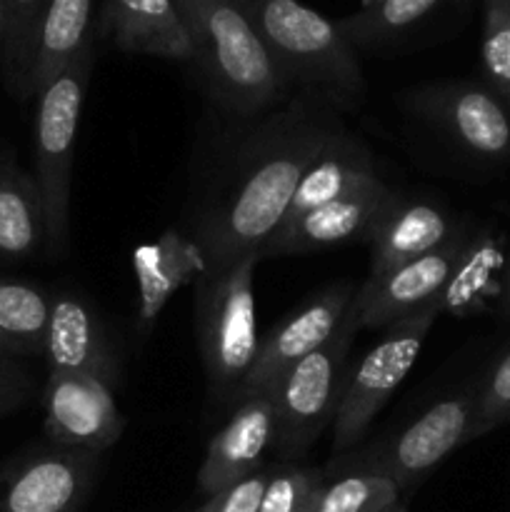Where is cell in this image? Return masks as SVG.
Segmentation results:
<instances>
[{"label": "cell", "mask_w": 510, "mask_h": 512, "mask_svg": "<svg viewBox=\"0 0 510 512\" xmlns=\"http://www.w3.org/2000/svg\"><path fill=\"white\" fill-rule=\"evenodd\" d=\"M338 105L295 93L235 145L195 213L193 240L205 273L258 253L280 228L305 168L343 130Z\"/></svg>", "instance_id": "obj_1"}, {"label": "cell", "mask_w": 510, "mask_h": 512, "mask_svg": "<svg viewBox=\"0 0 510 512\" xmlns=\"http://www.w3.org/2000/svg\"><path fill=\"white\" fill-rule=\"evenodd\" d=\"M213 98L235 118H260L295 95L233 0H173Z\"/></svg>", "instance_id": "obj_2"}, {"label": "cell", "mask_w": 510, "mask_h": 512, "mask_svg": "<svg viewBox=\"0 0 510 512\" xmlns=\"http://www.w3.org/2000/svg\"><path fill=\"white\" fill-rule=\"evenodd\" d=\"M295 93L355 110L365 78L358 55L333 20L298 0H233Z\"/></svg>", "instance_id": "obj_3"}, {"label": "cell", "mask_w": 510, "mask_h": 512, "mask_svg": "<svg viewBox=\"0 0 510 512\" xmlns=\"http://www.w3.org/2000/svg\"><path fill=\"white\" fill-rule=\"evenodd\" d=\"M258 263L260 255L250 253L230 268L198 278V348L208 378V393L220 403H240L258 358L260 335L253 288Z\"/></svg>", "instance_id": "obj_4"}, {"label": "cell", "mask_w": 510, "mask_h": 512, "mask_svg": "<svg viewBox=\"0 0 510 512\" xmlns=\"http://www.w3.org/2000/svg\"><path fill=\"white\" fill-rule=\"evenodd\" d=\"M93 65L95 50L90 40L75 55L73 63L38 95L33 128V178L43 198L48 250L53 255H63L68 248L73 148Z\"/></svg>", "instance_id": "obj_5"}, {"label": "cell", "mask_w": 510, "mask_h": 512, "mask_svg": "<svg viewBox=\"0 0 510 512\" xmlns=\"http://www.w3.org/2000/svg\"><path fill=\"white\" fill-rule=\"evenodd\" d=\"M360 330L353 303L345 313L343 325L330 343L310 353L308 358L290 365L265 393L275 408L273 450L283 463H298L310 445L333 425L340 390L348 373V353L355 333Z\"/></svg>", "instance_id": "obj_6"}, {"label": "cell", "mask_w": 510, "mask_h": 512, "mask_svg": "<svg viewBox=\"0 0 510 512\" xmlns=\"http://www.w3.org/2000/svg\"><path fill=\"white\" fill-rule=\"evenodd\" d=\"M440 313H443V300H435L418 313L388 325L378 343L353 368H348L330 425L335 453L345 455L365 438L383 405L393 398L415 365Z\"/></svg>", "instance_id": "obj_7"}, {"label": "cell", "mask_w": 510, "mask_h": 512, "mask_svg": "<svg viewBox=\"0 0 510 512\" xmlns=\"http://www.w3.org/2000/svg\"><path fill=\"white\" fill-rule=\"evenodd\" d=\"M468 440H475V388L438 400L398 433L355 455L388 475L403 493Z\"/></svg>", "instance_id": "obj_8"}, {"label": "cell", "mask_w": 510, "mask_h": 512, "mask_svg": "<svg viewBox=\"0 0 510 512\" xmlns=\"http://www.w3.org/2000/svg\"><path fill=\"white\" fill-rule=\"evenodd\" d=\"M100 473V453L35 448L0 470V512H80Z\"/></svg>", "instance_id": "obj_9"}, {"label": "cell", "mask_w": 510, "mask_h": 512, "mask_svg": "<svg viewBox=\"0 0 510 512\" xmlns=\"http://www.w3.org/2000/svg\"><path fill=\"white\" fill-rule=\"evenodd\" d=\"M405 103L463 153L483 160L510 158V108L488 85L468 80L423 85Z\"/></svg>", "instance_id": "obj_10"}, {"label": "cell", "mask_w": 510, "mask_h": 512, "mask_svg": "<svg viewBox=\"0 0 510 512\" xmlns=\"http://www.w3.org/2000/svg\"><path fill=\"white\" fill-rule=\"evenodd\" d=\"M398 198L400 195L383 178L370 180V183L345 193L343 198L330 200V203L280 225L270 235L268 243L258 250L260 260L305 255L313 250L335 248V245L370 243V238Z\"/></svg>", "instance_id": "obj_11"}, {"label": "cell", "mask_w": 510, "mask_h": 512, "mask_svg": "<svg viewBox=\"0 0 510 512\" xmlns=\"http://www.w3.org/2000/svg\"><path fill=\"white\" fill-rule=\"evenodd\" d=\"M470 243L463 233L423 258L405 263L380 278H368L353 295L358 325L385 330L388 325L418 313L425 305L443 300L458 270L468 260Z\"/></svg>", "instance_id": "obj_12"}, {"label": "cell", "mask_w": 510, "mask_h": 512, "mask_svg": "<svg viewBox=\"0 0 510 512\" xmlns=\"http://www.w3.org/2000/svg\"><path fill=\"white\" fill-rule=\"evenodd\" d=\"M113 388L93 375L48 373L43 428L50 443L100 455L113 448L125 428Z\"/></svg>", "instance_id": "obj_13"}, {"label": "cell", "mask_w": 510, "mask_h": 512, "mask_svg": "<svg viewBox=\"0 0 510 512\" xmlns=\"http://www.w3.org/2000/svg\"><path fill=\"white\" fill-rule=\"evenodd\" d=\"M353 295V285H330V288L313 295L308 303L300 305L288 318L280 320L265 338H260L258 358H255L253 370L248 375L243 398L265 393L290 365L308 358L310 353L330 343L343 325L345 313L353 303Z\"/></svg>", "instance_id": "obj_14"}, {"label": "cell", "mask_w": 510, "mask_h": 512, "mask_svg": "<svg viewBox=\"0 0 510 512\" xmlns=\"http://www.w3.org/2000/svg\"><path fill=\"white\" fill-rule=\"evenodd\" d=\"M275 445V408L268 393L248 395L238 403L228 423L210 438L198 470V490L215 495L238 480L258 473Z\"/></svg>", "instance_id": "obj_15"}, {"label": "cell", "mask_w": 510, "mask_h": 512, "mask_svg": "<svg viewBox=\"0 0 510 512\" xmlns=\"http://www.w3.org/2000/svg\"><path fill=\"white\" fill-rule=\"evenodd\" d=\"M43 355L48 373L93 375L118 383V358L108 333L95 310L73 293L53 295Z\"/></svg>", "instance_id": "obj_16"}, {"label": "cell", "mask_w": 510, "mask_h": 512, "mask_svg": "<svg viewBox=\"0 0 510 512\" xmlns=\"http://www.w3.org/2000/svg\"><path fill=\"white\" fill-rule=\"evenodd\" d=\"M100 33L123 53L175 63L193 60V45L173 0H105Z\"/></svg>", "instance_id": "obj_17"}, {"label": "cell", "mask_w": 510, "mask_h": 512, "mask_svg": "<svg viewBox=\"0 0 510 512\" xmlns=\"http://www.w3.org/2000/svg\"><path fill=\"white\" fill-rule=\"evenodd\" d=\"M205 258L193 238L165 230L153 243L133 250V273L138 285V330L148 335L168 300L190 280L205 275Z\"/></svg>", "instance_id": "obj_18"}, {"label": "cell", "mask_w": 510, "mask_h": 512, "mask_svg": "<svg viewBox=\"0 0 510 512\" xmlns=\"http://www.w3.org/2000/svg\"><path fill=\"white\" fill-rule=\"evenodd\" d=\"M460 230L440 205L398 198L370 238V275L380 278L405 263L423 258L458 235Z\"/></svg>", "instance_id": "obj_19"}, {"label": "cell", "mask_w": 510, "mask_h": 512, "mask_svg": "<svg viewBox=\"0 0 510 512\" xmlns=\"http://www.w3.org/2000/svg\"><path fill=\"white\" fill-rule=\"evenodd\" d=\"M375 178H380V175L375 170L373 153L365 148L363 140H358L343 128L328 140V145L305 168L283 223L300 218V215L310 213V210L320 208L330 200L343 198L345 193Z\"/></svg>", "instance_id": "obj_20"}, {"label": "cell", "mask_w": 510, "mask_h": 512, "mask_svg": "<svg viewBox=\"0 0 510 512\" xmlns=\"http://www.w3.org/2000/svg\"><path fill=\"white\" fill-rule=\"evenodd\" d=\"M48 245L38 183L0 150V258L23 260Z\"/></svg>", "instance_id": "obj_21"}, {"label": "cell", "mask_w": 510, "mask_h": 512, "mask_svg": "<svg viewBox=\"0 0 510 512\" xmlns=\"http://www.w3.org/2000/svg\"><path fill=\"white\" fill-rule=\"evenodd\" d=\"M90 18H93V0H48L38 30V45H35L30 95L38 98L93 40Z\"/></svg>", "instance_id": "obj_22"}, {"label": "cell", "mask_w": 510, "mask_h": 512, "mask_svg": "<svg viewBox=\"0 0 510 512\" xmlns=\"http://www.w3.org/2000/svg\"><path fill=\"white\" fill-rule=\"evenodd\" d=\"M400 505V490L358 455H338L323 470L310 512H388Z\"/></svg>", "instance_id": "obj_23"}, {"label": "cell", "mask_w": 510, "mask_h": 512, "mask_svg": "<svg viewBox=\"0 0 510 512\" xmlns=\"http://www.w3.org/2000/svg\"><path fill=\"white\" fill-rule=\"evenodd\" d=\"M53 295L28 280L0 278V338L15 355L43 353Z\"/></svg>", "instance_id": "obj_24"}, {"label": "cell", "mask_w": 510, "mask_h": 512, "mask_svg": "<svg viewBox=\"0 0 510 512\" xmlns=\"http://www.w3.org/2000/svg\"><path fill=\"white\" fill-rule=\"evenodd\" d=\"M438 5L440 0H375L358 13L335 20V25L353 50L375 48L420 23Z\"/></svg>", "instance_id": "obj_25"}, {"label": "cell", "mask_w": 510, "mask_h": 512, "mask_svg": "<svg viewBox=\"0 0 510 512\" xmlns=\"http://www.w3.org/2000/svg\"><path fill=\"white\" fill-rule=\"evenodd\" d=\"M8 25H5V63L10 83L20 98H30V75H33L35 45L43 23L48 0H5Z\"/></svg>", "instance_id": "obj_26"}, {"label": "cell", "mask_w": 510, "mask_h": 512, "mask_svg": "<svg viewBox=\"0 0 510 512\" xmlns=\"http://www.w3.org/2000/svg\"><path fill=\"white\" fill-rule=\"evenodd\" d=\"M480 63L485 85L510 108V0H483Z\"/></svg>", "instance_id": "obj_27"}, {"label": "cell", "mask_w": 510, "mask_h": 512, "mask_svg": "<svg viewBox=\"0 0 510 512\" xmlns=\"http://www.w3.org/2000/svg\"><path fill=\"white\" fill-rule=\"evenodd\" d=\"M323 470L300 463H278L268 468L258 512H310Z\"/></svg>", "instance_id": "obj_28"}, {"label": "cell", "mask_w": 510, "mask_h": 512, "mask_svg": "<svg viewBox=\"0 0 510 512\" xmlns=\"http://www.w3.org/2000/svg\"><path fill=\"white\" fill-rule=\"evenodd\" d=\"M510 423V348L490 365L475 388V438Z\"/></svg>", "instance_id": "obj_29"}, {"label": "cell", "mask_w": 510, "mask_h": 512, "mask_svg": "<svg viewBox=\"0 0 510 512\" xmlns=\"http://www.w3.org/2000/svg\"><path fill=\"white\" fill-rule=\"evenodd\" d=\"M265 480H268V468H260L258 473L238 480L230 488L210 495L195 512H258L260 500H263Z\"/></svg>", "instance_id": "obj_30"}, {"label": "cell", "mask_w": 510, "mask_h": 512, "mask_svg": "<svg viewBox=\"0 0 510 512\" xmlns=\"http://www.w3.org/2000/svg\"><path fill=\"white\" fill-rule=\"evenodd\" d=\"M30 393V375L13 358H0V415L18 408Z\"/></svg>", "instance_id": "obj_31"}, {"label": "cell", "mask_w": 510, "mask_h": 512, "mask_svg": "<svg viewBox=\"0 0 510 512\" xmlns=\"http://www.w3.org/2000/svg\"><path fill=\"white\" fill-rule=\"evenodd\" d=\"M500 315H503V318H510V260L508 270H505L503 293H500Z\"/></svg>", "instance_id": "obj_32"}, {"label": "cell", "mask_w": 510, "mask_h": 512, "mask_svg": "<svg viewBox=\"0 0 510 512\" xmlns=\"http://www.w3.org/2000/svg\"><path fill=\"white\" fill-rule=\"evenodd\" d=\"M5 25H8V3L0 0V40H5Z\"/></svg>", "instance_id": "obj_33"}, {"label": "cell", "mask_w": 510, "mask_h": 512, "mask_svg": "<svg viewBox=\"0 0 510 512\" xmlns=\"http://www.w3.org/2000/svg\"><path fill=\"white\" fill-rule=\"evenodd\" d=\"M0 358H15V353H13V348H10L8 343H5L3 338H0Z\"/></svg>", "instance_id": "obj_34"}, {"label": "cell", "mask_w": 510, "mask_h": 512, "mask_svg": "<svg viewBox=\"0 0 510 512\" xmlns=\"http://www.w3.org/2000/svg\"><path fill=\"white\" fill-rule=\"evenodd\" d=\"M395 512H408V510H405V508H400V505H398V510H395Z\"/></svg>", "instance_id": "obj_35"}, {"label": "cell", "mask_w": 510, "mask_h": 512, "mask_svg": "<svg viewBox=\"0 0 510 512\" xmlns=\"http://www.w3.org/2000/svg\"><path fill=\"white\" fill-rule=\"evenodd\" d=\"M395 510H398V508H393V510H388V512H395Z\"/></svg>", "instance_id": "obj_36"}]
</instances>
